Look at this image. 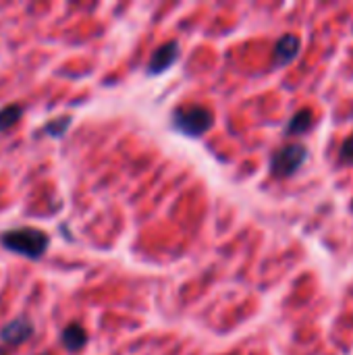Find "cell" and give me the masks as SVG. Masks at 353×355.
Wrapping results in <instances>:
<instances>
[{
  "label": "cell",
  "mask_w": 353,
  "mask_h": 355,
  "mask_svg": "<svg viewBox=\"0 0 353 355\" xmlns=\"http://www.w3.org/2000/svg\"><path fill=\"white\" fill-rule=\"evenodd\" d=\"M173 127L187 137H202L214 127V114L202 104H185L173 112Z\"/></svg>",
  "instance_id": "2"
},
{
  "label": "cell",
  "mask_w": 353,
  "mask_h": 355,
  "mask_svg": "<svg viewBox=\"0 0 353 355\" xmlns=\"http://www.w3.org/2000/svg\"><path fill=\"white\" fill-rule=\"evenodd\" d=\"M0 355H8V352H6L4 347H0Z\"/></svg>",
  "instance_id": "12"
},
{
  "label": "cell",
  "mask_w": 353,
  "mask_h": 355,
  "mask_svg": "<svg viewBox=\"0 0 353 355\" xmlns=\"http://www.w3.org/2000/svg\"><path fill=\"white\" fill-rule=\"evenodd\" d=\"M302 50V37L298 33H285L277 40L275 52H273V64L275 67H287L298 58Z\"/></svg>",
  "instance_id": "5"
},
{
  "label": "cell",
  "mask_w": 353,
  "mask_h": 355,
  "mask_svg": "<svg viewBox=\"0 0 353 355\" xmlns=\"http://www.w3.org/2000/svg\"><path fill=\"white\" fill-rule=\"evenodd\" d=\"M69 127H71V116L62 114V116H58V119L46 123V127H44L42 131H44L46 135H52V137H62V135L67 133Z\"/></svg>",
  "instance_id": "10"
},
{
  "label": "cell",
  "mask_w": 353,
  "mask_h": 355,
  "mask_svg": "<svg viewBox=\"0 0 353 355\" xmlns=\"http://www.w3.org/2000/svg\"><path fill=\"white\" fill-rule=\"evenodd\" d=\"M308 160V150L304 144H287L283 148H279L277 152H273L270 156V173L277 179H287L293 177L304 162Z\"/></svg>",
  "instance_id": "3"
},
{
  "label": "cell",
  "mask_w": 353,
  "mask_h": 355,
  "mask_svg": "<svg viewBox=\"0 0 353 355\" xmlns=\"http://www.w3.org/2000/svg\"><path fill=\"white\" fill-rule=\"evenodd\" d=\"M339 160L345 164V166H353V135L347 137L339 150Z\"/></svg>",
  "instance_id": "11"
},
{
  "label": "cell",
  "mask_w": 353,
  "mask_h": 355,
  "mask_svg": "<svg viewBox=\"0 0 353 355\" xmlns=\"http://www.w3.org/2000/svg\"><path fill=\"white\" fill-rule=\"evenodd\" d=\"M21 114H23V106H19V104H8V106L0 108V133L15 127L19 123Z\"/></svg>",
  "instance_id": "9"
},
{
  "label": "cell",
  "mask_w": 353,
  "mask_h": 355,
  "mask_svg": "<svg viewBox=\"0 0 353 355\" xmlns=\"http://www.w3.org/2000/svg\"><path fill=\"white\" fill-rule=\"evenodd\" d=\"M312 123H314L312 110H310V108H302V110H298V112L291 116V121L287 123L285 133H287V135H304V133L312 127Z\"/></svg>",
  "instance_id": "8"
},
{
  "label": "cell",
  "mask_w": 353,
  "mask_h": 355,
  "mask_svg": "<svg viewBox=\"0 0 353 355\" xmlns=\"http://www.w3.org/2000/svg\"><path fill=\"white\" fill-rule=\"evenodd\" d=\"M42 355H48V354H42Z\"/></svg>",
  "instance_id": "13"
},
{
  "label": "cell",
  "mask_w": 353,
  "mask_h": 355,
  "mask_svg": "<svg viewBox=\"0 0 353 355\" xmlns=\"http://www.w3.org/2000/svg\"><path fill=\"white\" fill-rule=\"evenodd\" d=\"M181 56V46L177 40H169L162 46L156 48V52L152 54L150 62H148V73L150 75H162L166 73Z\"/></svg>",
  "instance_id": "4"
},
{
  "label": "cell",
  "mask_w": 353,
  "mask_h": 355,
  "mask_svg": "<svg viewBox=\"0 0 353 355\" xmlns=\"http://www.w3.org/2000/svg\"><path fill=\"white\" fill-rule=\"evenodd\" d=\"M48 243H50V237L44 231L31 229V227L10 229L0 235V245L6 252L23 256L27 260H40L46 254Z\"/></svg>",
  "instance_id": "1"
},
{
  "label": "cell",
  "mask_w": 353,
  "mask_h": 355,
  "mask_svg": "<svg viewBox=\"0 0 353 355\" xmlns=\"http://www.w3.org/2000/svg\"><path fill=\"white\" fill-rule=\"evenodd\" d=\"M60 343H62V347H64L67 352L77 354V352H81L83 345L87 343V333H85V329H83L79 322H71V324H67V327L62 329V333H60Z\"/></svg>",
  "instance_id": "7"
},
{
  "label": "cell",
  "mask_w": 353,
  "mask_h": 355,
  "mask_svg": "<svg viewBox=\"0 0 353 355\" xmlns=\"http://www.w3.org/2000/svg\"><path fill=\"white\" fill-rule=\"evenodd\" d=\"M33 337V324L27 318H15L0 329V341L4 345H23Z\"/></svg>",
  "instance_id": "6"
}]
</instances>
